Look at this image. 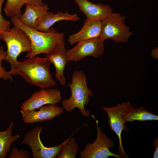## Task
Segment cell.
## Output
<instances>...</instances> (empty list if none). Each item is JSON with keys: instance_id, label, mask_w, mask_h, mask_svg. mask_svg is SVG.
<instances>
[{"instance_id": "23", "label": "cell", "mask_w": 158, "mask_h": 158, "mask_svg": "<svg viewBox=\"0 0 158 158\" xmlns=\"http://www.w3.org/2000/svg\"><path fill=\"white\" fill-rule=\"evenodd\" d=\"M5 0H0V34L8 31L10 29V22L5 20L1 14V8Z\"/></svg>"}, {"instance_id": "24", "label": "cell", "mask_w": 158, "mask_h": 158, "mask_svg": "<svg viewBox=\"0 0 158 158\" xmlns=\"http://www.w3.org/2000/svg\"><path fill=\"white\" fill-rule=\"evenodd\" d=\"M153 147H155V150L154 152L153 158H157L158 157V138H155L152 142Z\"/></svg>"}, {"instance_id": "3", "label": "cell", "mask_w": 158, "mask_h": 158, "mask_svg": "<svg viewBox=\"0 0 158 158\" xmlns=\"http://www.w3.org/2000/svg\"><path fill=\"white\" fill-rule=\"evenodd\" d=\"M87 77L81 71H76L72 75L71 82L68 85L71 89V95L68 99H64L62 102L65 111L71 112L76 108L80 110L82 115L88 117L91 115L89 111L85 108L89 104V96H93L92 92L87 86Z\"/></svg>"}, {"instance_id": "17", "label": "cell", "mask_w": 158, "mask_h": 158, "mask_svg": "<svg viewBox=\"0 0 158 158\" xmlns=\"http://www.w3.org/2000/svg\"><path fill=\"white\" fill-rule=\"evenodd\" d=\"M125 122H132L134 121H144L157 120L158 116L143 107L135 108L130 103L126 108L123 113Z\"/></svg>"}, {"instance_id": "26", "label": "cell", "mask_w": 158, "mask_h": 158, "mask_svg": "<svg viewBox=\"0 0 158 158\" xmlns=\"http://www.w3.org/2000/svg\"></svg>"}, {"instance_id": "5", "label": "cell", "mask_w": 158, "mask_h": 158, "mask_svg": "<svg viewBox=\"0 0 158 158\" xmlns=\"http://www.w3.org/2000/svg\"><path fill=\"white\" fill-rule=\"evenodd\" d=\"M125 17L119 13L112 12L102 20L100 38L104 41L111 40L116 43H125L132 34L125 23Z\"/></svg>"}, {"instance_id": "19", "label": "cell", "mask_w": 158, "mask_h": 158, "mask_svg": "<svg viewBox=\"0 0 158 158\" xmlns=\"http://www.w3.org/2000/svg\"><path fill=\"white\" fill-rule=\"evenodd\" d=\"M13 121H11L6 130L0 131V158H5L11 152L12 144L19 138L18 135H12Z\"/></svg>"}, {"instance_id": "16", "label": "cell", "mask_w": 158, "mask_h": 158, "mask_svg": "<svg viewBox=\"0 0 158 158\" xmlns=\"http://www.w3.org/2000/svg\"><path fill=\"white\" fill-rule=\"evenodd\" d=\"M80 20V18L77 14L71 15L68 12L63 13L61 11L54 14L48 11L42 18L36 30L41 32H47L58 21L68 20L76 22Z\"/></svg>"}, {"instance_id": "1", "label": "cell", "mask_w": 158, "mask_h": 158, "mask_svg": "<svg viewBox=\"0 0 158 158\" xmlns=\"http://www.w3.org/2000/svg\"><path fill=\"white\" fill-rule=\"evenodd\" d=\"M50 63L47 58L36 56L11 65L9 72L11 75H20L27 82L41 89L51 87L56 83L50 73Z\"/></svg>"}, {"instance_id": "15", "label": "cell", "mask_w": 158, "mask_h": 158, "mask_svg": "<svg viewBox=\"0 0 158 158\" xmlns=\"http://www.w3.org/2000/svg\"><path fill=\"white\" fill-rule=\"evenodd\" d=\"M25 11L20 15L18 19L25 26L32 29H36L49 8L46 4L37 6L30 4H25Z\"/></svg>"}, {"instance_id": "11", "label": "cell", "mask_w": 158, "mask_h": 158, "mask_svg": "<svg viewBox=\"0 0 158 158\" xmlns=\"http://www.w3.org/2000/svg\"><path fill=\"white\" fill-rule=\"evenodd\" d=\"M65 47L64 41L57 44L49 52L45 54V57L53 63L56 70L55 78L62 85L66 83L64 72L66 66L69 61Z\"/></svg>"}, {"instance_id": "20", "label": "cell", "mask_w": 158, "mask_h": 158, "mask_svg": "<svg viewBox=\"0 0 158 158\" xmlns=\"http://www.w3.org/2000/svg\"><path fill=\"white\" fill-rule=\"evenodd\" d=\"M71 136L62 145L56 158H75L79 147L75 138Z\"/></svg>"}, {"instance_id": "14", "label": "cell", "mask_w": 158, "mask_h": 158, "mask_svg": "<svg viewBox=\"0 0 158 158\" xmlns=\"http://www.w3.org/2000/svg\"><path fill=\"white\" fill-rule=\"evenodd\" d=\"M73 0L87 19L102 20L112 12V8L108 5L101 3L95 4L88 0Z\"/></svg>"}, {"instance_id": "7", "label": "cell", "mask_w": 158, "mask_h": 158, "mask_svg": "<svg viewBox=\"0 0 158 158\" xmlns=\"http://www.w3.org/2000/svg\"><path fill=\"white\" fill-rule=\"evenodd\" d=\"M42 129V126H36L27 132L21 142L22 143L30 147L34 158H56L66 140L59 145L46 147L43 144L40 138Z\"/></svg>"}, {"instance_id": "4", "label": "cell", "mask_w": 158, "mask_h": 158, "mask_svg": "<svg viewBox=\"0 0 158 158\" xmlns=\"http://www.w3.org/2000/svg\"><path fill=\"white\" fill-rule=\"evenodd\" d=\"M0 38L7 47L6 56L5 60L11 65L18 61L17 58L22 53H30L32 50L31 41L26 33L15 26L10 30L0 34Z\"/></svg>"}, {"instance_id": "18", "label": "cell", "mask_w": 158, "mask_h": 158, "mask_svg": "<svg viewBox=\"0 0 158 158\" xmlns=\"http://www.w3.org/2000/svg\"><path fill=\"white\" fill-rule=\"evenodd\" d=\"M26 4L37 6L45 5L42 0H7L4 8L5 14L9 17L18 18L22 13L21 9L22 7Z\"/></svg>"}, {"instance_id": "2", "label": "cell", "mask_w": 158, "mask_h": 158, "mask_svg": "<svg viewBox=\"0 0 158 158\" xmlns=\"http://www.w3.org/2000/svg\"><path fill=\"white\" fill-rule=\"evenodd\" d=\"M11 18V21L14 26L23 30L31 41L32 50L26 55V58L31 59L40 54H46L58 43L64 41V34L58 32L53 28H51L47 32H41L25 26L20 21L17 17Z\"/></svg>"}, {"instance_id": "22", "label": "cell", "mask_w": 158, "mask_h": 158, "mask_svg": "<svg viewBox=\"0 0 158 158\" xmlns=\"http://www.w3.org/2000/svg\"><path fill=\"white\" fill-rule=\"evenodd\" d=\"M8 158H30L31 157L29 153L26 150L22 148L20 150L15 146L11 149L8 153Z\"/></svg>"}, {"instance_id": "9", "label": "cell", "mask_w": 158, "mask_h": 158, "mask_svg": "<svg viewBox=\"0 0 158 158\" xmlns=\"http://www.w3.org/2000/svg\"><path fill=\"white\" fill-rule=\"evenodd\" d=\"M104 42L99 37L78 42L73 48L67 50L69 61L76 62L87 56L97 58L101 56L104 52Z\"/></svg>"}, {"instance_id": "13", "label": "cell", "mask_w": 158, "mask_h": 158, "mask_svg": "<svg viewBox=\"0 0 158 158\" xmlns=\"http://www.w3.org/2000/svg\"><path fill=\"white\" fill-rule=\"evenodd\" d=\"M102 21L97 19H86L81 29L78 32L70 35L68 41L71 45L76 43L100 37Z\"/></svg>"}, {"instance_id": "10", "label": "cell", "mask_w": 158, "mask_h": 158, "mask_svg": "<svg viewBox=\"0 0 158 158\" xmlns=\"http://www.w3.org/2000/svg\"><path fill=\"white\" fill-rule=\"evenodd\" d=\"M60 91L56 88L42 89L34 92L21 106L23 111L39 108L47 104L56 105L62 99Z\"/></svg>"}, {"instance_id": "21", "label": "cell", "mask_w": 158, "mask_h": 158, "mask_svg": "<svg viewBox=\"0 0 158 158\" xmlns=\"http://www.w3.org/2000/svg\"><path fill=\"white\" fill-rule=\"evenodd\" d=\"M6 56V51L4 50L3 46L0 47V78L4 80H9L11 81L12 77L11 74L7 71L5 68L2 66L1 63L5 60Z\"/></svg>"}, {"instance_id": "8", "label": "cell", "mask_w": 158, "mask_h": 158, "mask_svg": "<svg viewBox=\"0 0 158 158\" xmlns=\"http://www.w3.org/2000/svg\"><path fill=\"white\" fill-rule=\"evenodd\" d=\"M130 103L129 102H123L121 104L118 103L117 106L111 107L101 106L107 114L108 122L111 129L118 137L119 142L118 153L123 158H128L123 148L121 136L123 130H125L126 132L129 131L128 129L125 126L123 113L126 107Z\"/></svg>"}, {"instance_id": "25", "label": "cell", "mask_w": 158, "mask_h": 158, "mask_svg": "<svg viewBox=\"0 0 158 158\" xmlns=\"http://www.w3.org/2000/svg\"><path fill=\"white\" fill-rule=\"evenodd\" d=\"M158 47H156L153 49L152 51V56L155 59L158 58Z\"/></svg>"}, {"instance_id": "12", "label": "cell", "mask_w": 158, "mask_h": 158, "mask_svg": "<svg viewBox=\"0 0 158 158\" xmlns=\"http://www.w3.org/2000/svg\"><path fill=\"white\" fill-rule=\"evenodd\" d=\"M23 119L25 123L40 122L51 120L61 114L63 108L55 105L47 104L40 107L38 111L35 109L23 111H21Z\"/></svg>"}, {"instance_id": "6", "label": "cell", "mask_w": 158, "mask_h": 158, "mask_svg": "<svg viewBox=\"0 0 158 158\" xmlns=\"http://www.w3.org/2000/svg\"><path fill=\"white\" fill-rule=\"evenodd\" d=\"M92 117L95 121L97 125V135L92 143H88L84 149L80 152V158H108L113 156L117 158H121V156L117 154L111 152L110 149L112 148L114 146L113 141L110 139L99 126V121L96 119L93 115Z\"/></svg>"}]
</instances>
